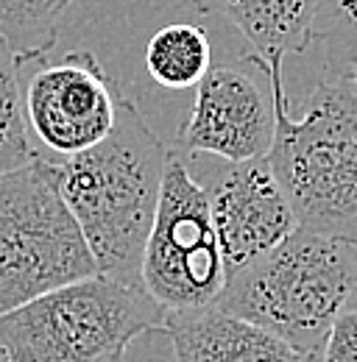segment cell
<instances>
[{"mask_svg": "<svg viewBox=\"0 0 357 362\" xmlns=\"http://www.w3.org/2000/svg\"><path fill=\"white\" fill-rule=\"evenodd\" d=\"M321 362H357V307H346L335 317Z\"/></svg>", "mask_w": 357, "mask_h": 362, "instance_id": "obj_17", "label": "cell"}, {"mask_svg": "<svg viewBox=\"0 0 357 362\" xmlns=\"http://www.w3.org/2000/svg\"><path fill=\"white\" fill-rule=\"evenodd\" d=\"M196 11L226 17L251 45V62H282L315 42L318 0H187Z\"/></svg>", "mask_w": 357, "mask_h": 362, "instance_id": "obj_11", "label": "cell"}, {"mask_svg": "<svg viewBox=\"0 0 357 362\" xmlns=\"http://www.w3.org/2000/svg\"><path fill=\"white\" fill-rule=\"evenodd\" d=\"M276 132L271 92L240 64H212L196 84V100L178 126V151L210 153L223 162L263 159Z\"/></svg>", "mask_w": 357, "mask_h": 362, "instance_id": "obj_8", "label": "cell"}, {"mask_svg": "<svg viewBox=\"0 0 357 362\" xmlns=\"http://www.w3.org/2000/svg\"><path fill=\"white\" fill-rule=\"evenodd\" d=\"M315 40L324 42V76H349L357 62V0H318Z\"/></svg>", "mask_w": 357, "mask_h": 362, "instance_id": "obj_15", "label": "cell"}, {"mask_svg": "<svg viewBox=\"0 0 357 362\" xmlns=\"http://www.w3.org/2000/svg\"><path fill=\"white\" fill-rule=\"evenodd\" d=\"M20 87L28 139L50 162L98 145L115 126L120 90L89 50L20 62Z\"/></svg>", "mask_w": 357, "mask_h": 362, "instance_id": "obj_7", "label": "cell"}, {"mask_svg": "<svg viewBox=\"0 0 357 362\" xmlns=\"http://www.w3.org/2000/svg\"><path fill=\"white\" fill-rule=\"evenodd\" d=\"M37 156L26 117H23V87L20 62L6 40H0V173L28 165Z\"/></svg>", "mask_w": 357, "mask_h": 362, "instance_id": "obj_14", "label": "cell"}, {"mask_svg": "<svg viewBox=\"0 0 357 362\" xmlns=\"http://www.w3.org/2000/svg\"><path fill=\"white\" fill-rule=\"evenodd\" d=\"M251 64L268 76L276 120L266 159L299 226L357 245V90L352 78L324 76L305 103V115L293 117L282 62Z\"/></svg>", "mask_w": 357, "mask_h": 362, "instance_id": "obj_2", "label": "cell"}, {"mask_svg": "<svg viewBox=\"0 0 357 362\" xmlns=\"http://www.w3.org/2000/svg\"><path fill=\"white\" fill-rule=\"evenodd\" d=\"M355 293L357 245L299 226L232 273L215 307L268 329L302 362H321L327 334Z\"/></svg>", "mask_w": 357, "mask_h": 362, "instance_id": "obj_3", "label": "cell"}, {"mask_svg": "<svg viewBox=\"0 0 357 362\" xmlns=\"http://www.w3.org/2000/svg\"><path fill=\"white\" fill-rule=\"evenodd\" d=\"M212 67L210 34L193 23L159 28L145 47V70L165 90H190Z\"/></svg>", "mask_w": 357, "mask_h": 362, "instance_id": "obj_12", "label": "cell"}, {"mask_svg": "<svg viewBox=\"0 0 357 362\" xmlns=\"http://www.w3.org/2000/svg\"><path fill=\"white\" fill-rule=\"evenodd\" d=\"M142 287L165 310L210 307L226 284L210 198L181 153L171 151L157 215L142 251Z\"/></svg>", "mask_w": 357, "mask_h": 362, "instance_id": "obj_6", "label": "cell"}, {"mask_svg": "<svg viewBox=\"0 0 357 362\" xmlns=\"http://www.w3.org/2000/svg\"><path fill=\"white\" fill-rule=\"evenodd\" d=\"M95 273L50 159L37 153L28 165L0 173V315Z\"/></svg>", "mask_w": 357, "mask_h": 362, "instance_id": "obj_5", "label": "cell"}, {"mask_svg": "<svg viewBox=\"0 0 357 362\" xmlns=\"http://www.w3.org/2000/svg\"><path fill=\"white\" fill-rule=\"evenodd\" d=\"M204 189L210 198L226 279L276 248L299 228L296 212L266 156L249 162H223Z\"/></svg>", "mask_w": 357, "mask_h": 362, "instance_id": "obj_9", "label": "cell"}, {"mask_svg": "<svg viewBox=\"0 0 357 362\" xmlns=\"http://www.w3.org/2000/svg\"><path fill=\"white\" fill-rule=\"evenodd\" d=\"M165 313L142 284L95 273L3 313L0 349L6 362H98Z\"/></svg>", "mask_w": 357, "mask_h": 362, "instance_id": "obj_4", "label": "cell"}, {"mask_svg": "<svg viewBox=\"0 0 357 362\" xmlns=\"http://www.w3.org/2000/svg\"><path fill=\"white\" fill-rule=\"evenodd\" d=\"M162 326L176 362H302L285 340L215 304L168 310Z\"/></svg>", "mask_w": 357, "mask_h": 362, "instance_id": "obj_10", "label": "cell"}, {"mask_svg": "<svg viewBox=\"0 0 357 362\" xmlns=\"http://www.w3.org/2000/svg\"><path fill=\"white\" fill-rule=\"evenodd\" d=\"M168 159L171 148L120 92L112 132L76 156L50 162L101 276L142 284V251Z\"/></svg>", "mask_w": 357, "mask_h": 362, "instance_id": "obj_1", "label": "cell"}, {"mask_svg": "<svg viewBox=\"0 0 357 362\" xmlns=\"http://www.w3.org/2000/svg\"><path fill=\"white\" fill-rule=\"evenodd\" d=\"M0 362H6V354H3V349H0Z\"/></svg>", "mask_w": 357, "mask_h": 362, "instance_id": "obj_19", "label": "cell"}, {"mask_svg": "<svg viewBox=\"0 0 357 362\" xmlns=\"http://www.w3.org/2000/svg\"><path fill=\"white\" fill-rule=\"evenodd\" d=\"M98 362H176V357H174V346L165 326H151L132 337L120 351Z\"/></svg>", "mask_w": 357, "mask_h": 362, "instance_id": "obj_16", "label": "cell"}, {"mask_svg": "<svg viewBox=\"0 0 357 362\" xmlns=\"http://www.w3.org/2000/svg\"><path fill=\"white\" fill-rule=\"evenodd\" d=\"M73 0H0V40L17 62H31L56 45L59 20Z\"/></svg>", "mask_w": 357, "mask_h": 362, "instance_id": "obj_13", "label": "cell"}, {"mask_svg": "<svg viewBox=\"0 0 357 362\" xmlns=\"http://www.w3.org/2000/svg\"><path fill=\"white\" fill-rule=\"evenodd\" d=\"M349 78H352V84H355V90H357V62L352 64V73H349Z\"/></svg>", "mask_w": 357, "mask_h": 362, "instance_id": "obj_18", "label": "cell"}]
</instances>
